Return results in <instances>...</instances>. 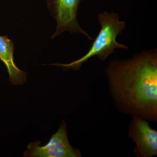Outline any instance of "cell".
<instances>
[{"mask_svg": "<svg viewBox=\"0 0 157 157\" xmlns=\"http://www.w3.org/2000/svg\"><path fill=\"white\" fill-rule=\"evenodd\" d=\"M14 43L8 36H0V60L6 65L11 84L21 85L26 82L27 73L17 67L14 60Z\"/></svg>", "mask_w": 157, "mask_h": 157, "instance_id": "8992f818", "label": "cell"}, {"mask_svg": "<svg viewBox=\"0 0 157 157\" xmlns=\"http://www.w3.org/2000/svg\"><path fill=\"white\" fill-rule=\"evenodd\" d=\"M40 142H31L24 156L29 157H80V151L73 148L68 140L67 126L63 121L57 132L47 144L40 146Z\"/></svg>", "mask_w": 157, "mask_h": 157, "instance_id": "277c9868", "label": "cell"}, {"mask_svg": "<svg viewBox=\"0 0 157 157\" xmlns=\"http://www.w3.org/2000/svg\"><path fill=\"white\" fill-rule=\"evenodd\" d=\"M128 137L136 145L134 152L137 157L157 155V131L150 126L147 120L132 117L129 125Z\"/></svg>", "mask_w": 157, "mask_h": 157, "instance_id": "5b68a950", "label": "cell"}, {"mask_svg": "<svg viewBox=\"0 0 157 157\" xmlns=\"http://www.w3.org/2000/svg\"><path fill=\"white\" fill-rule=\"evenodd\" d=\"M82 0H46L47 6L51 15L56 21L57 27L54 39L62 33L68 31L71 33H81L88 40H93L86 31L83 30L77 21L78 6Z\"/></svg>", "mask_w": 157, "mask_h": 157, "instance_id": "3957f363", "label": "cell"}, {"mask_svg": "<svg viewBox=\"0 0 157 157\" xmlns=\"http://www.w3.org/2000/svg\"><path fill=\"white\" fill-rule=\"evenodd\" d=\"M105 72L118 111L157 122V49L143 51L127 59H114Z\"/></svg>", "mask_w": 157, "mask_h": 157, "instance_id": "6da1fadb", "label": "cell"}, {"mask_svg": "<svg viewBox=\"0 0 157 157\" xmlns=\"http://www.w3.org/2000/svg\"><path fill=\"white\" fill-rule=\"evenodd\" d=\"M98 18L101 29L86 54L70 63H56L52 65L61 67L64 70L70 69L78 70L83 63L93 57L97 56L99 59L104 62L116 49H128V46L117 41V37L121 33L126 26L125 21H120L118 14L104 11L98 14Z\"/></svg>", "mask_w": 157, "mask_h": 157, "instance_id": "7a4b0ae2", "label": "cell"}]
</instances>
